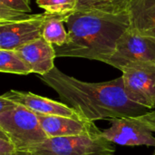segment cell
Returning <instances> with one entry per match:
<instances>
[{"mask_svg": "<svg viewBox=\"0 0 155 155\" xmlns=\"http://www.w3.org/2000/svg\"><path fill=\"white\" fill-rule=\"evenodd\" d=\"M111 126L101 135L112 143L124 146H153L155 148V109L137 116L110 120Z\"/></svg>", "mask_w": 155, "mask_h": 155, "instance_id": "cell-4", "label": "cell"}, {"mask_svg": "<svg viewBox=\"0 0 155 155\" xmlns=\"http://www.w3.org/2000/svg\"><path fill=\"white\" fill-rule=\"evenodd\" d=\"M17 149L12 140L0 130V155H15Z\"/></svg>", "mask_w": 155, "mask_h": 155, "instance_id": "cell-18", "label": "cell"}, {"mask_svg": "<svg viewBox=\"0 0 155 155\" xmlns=\"http://www.w3.org/2000/svg\"><path fill=\"white\" fill-rule=\"evenodd\" d=\"M36 4L47 13L70 15L76 11L78 0H36Z\"/></svg>", "mask_w": 155, "mask_h": 155, "instance_id": "cell-17", "label": "cell"}, {"mask_svg": "<svg viewBox=\"0 0 155 155\" xmlns=\"http://www.w3.org/2000/svg\"><path fill=\"white\" fill-rule=\"evenodd\" d=\"M15 155H33L30 153H27V152H17Z\"/></svg>", "mask_w": 155, "mask_h": 155, "instance_id": "cell-19", "label": "cell"}, {"mask_svg": "<svg viewBox=\"0 0 155 155\" xmlns=\"http://www.w3.org/2000/svg\"><path fill=\"white\" fill-rule=\"evenodd\" d=\"M127 13L131 30L155 40V0H131Z\"/></svg>", "mask_w": 155, "mask_h": 155, "instance_id": "cell-12", "label": "cell"}, {"mask_svg": "<svg viewBox=\"0 0 155 155\" xmlns=\"http://www.w3.org/2000/svg\"><path fill=\"white\" fill-rule=\"evenodd\" d=\"M72 15V14H71ZM69 15H57L50 19L45 25L43 38L54 46H63L68 40V31L64 23Z\"/></svg>", "mask_w": 155, "mask_h": 155, "instance_id": "cell-15", "label": "cell"}, {"mask_svg": "<svg viewBox=\"0 0 155 155\" xmlns=\"http://www.w3.org/2000/svg\"><path fill=\"white\" fill-rule=\"evenodd\" d=\"M124 89L129 98L149 109H155V64H134L122 70Z\"/></svg>", "mask_w": 155, "mask_h": 155, "instance_id": "cell-8", "label": "cell"}, {"mask_svg": "<svg viewBox=\"0 0 155 155\" xmlns=\"http://www.w3.org/2000/svg\"><path fill=\"white\" fill-rule=\"evenodd\" d=\"M42 128L49 138L67 136H99L102 131L94 122L84 117H64L54 115L37 114Z\"/></svg>", "mask_w": 155, "mask_h": 155, "instance_id": "cell-9", "label": "cell"}, {"mask_svg": "<svg viewBox=\"0 0 155 155\" xmlns=\"http://www.w3.org/2000/svg\"><path fill=\"white\" fill-rule=\"evenodd\" d=\"M131 0H78L76 10H93L108 14L127 13Z\"/></svg>", "mask_w": 155, "mask_h": 155, "instance_id": "cell-14", "label": "cell"}, {"mask_svg": "<svg viewBox=\"0 0 155 155\" xmlns=\"http://www.w3.org/2000/svg\"><path fill=\"white\" fill-rule=\"evenodd\" d=\"M0 130L12 140L18 152H27L32 146L49 139L37 114L18 104L0 113Z\"/></svg>", "mask_w": 155, "mask_h": 155, "instance_id": "cell-3", "label": "cell"}, {"mask_svg": "<svg viewBox=\"0 0 155 155\" xmlns=\"http://www.w3.org/2000/svg\"><path fill=\"white\" fill-rule=\"evenodd\" d=\"M4 97L18 104L36 114L64 117H82L74 109L64 103H59L30 92L10 90L2 94Z\"/></svg>", "mask_w": 155, "mask_h": 155, "instance_id": "cell-10", "label": "cell"}, {"mask_svg": "<svg viewBox=\"0 0 155 155\" xmlns=\"http://www.w3.org/2000/svg\"><path fill=\"white\" fill-rule=\"evenodd\" d=\"M153 155H155V151H154V153H153Z\"/></svg>", "mask_w": 155, "mask_h": 155, "instance_id": "cell-20", "label": "cell"}, {"mask_svg": "<svg viewBox=\"0 0 155 155\" xmlns=\"http://www.w3.org/2000/svg\"><path fill=\"white\" fill-rule=\"evenodd\" d=\"M68 40L54 46L56 57H76L107 63L115 52L117 42L130 27L128 13L108 14L76 10L65 20Z\"/></svg>", "mask_w": 155, "mask_h": 155, "instance_id": "cell-2", "label": "cell"}, {"mask_svg": "<svg viewBox=\"0 0 155 155\" xmlns=\"http://www.w3.org/2000/svg\"><path fill=\"white\" fill-rule=\"evenodd\" d=\"M27 153L33 155H114L115 149L102 135H79L49 138L32 146Z\"/></svg>", "mask_w": 155, "mask_h": 155, "instance_id": "cell-5", "label": "cell"}, {"mask_svg": "<svg viewBox=\"0 0 155 155\" xmlns=\"http://www.w3.org/2000/svg\"><path fill=\"white\" fill-rule=\"evenodd\" d=\"M30 12V0H0V22L20 18Z\"/></svg>", "mask_w": 155, "mask_h": 155, "instance_id": "cell-16", "label": "cell"}, {"mask_svg": "<svg viewBox=\"0 0 155 155\" xmlns=\"http://www.w3.org/2000/svg\"><path fill=\"white\" fill-rule=\"evenodd\" d=\"M145 63L155 64V40L129 27L119 38L115 52L106 64L122 71L130 64Z\"/></svg>", "mask_w": 155, "mask_h": 155, "instance_id": "cell-7", "label": "cell"}, {"mask_svg": "<svg viewBox=\"0 0 155 155\" xmlns=\"http://www.w3.org/2000/svg\"><path fill=\"white\" fill-rule=\"evenodd\" d=\"M0 72L19 75L33 74L31 67L15 50L0 49Z\"/></svg>", "mask_w": 155, "mask_h": 155, "instance_id": "cell-13", "label": "cell"}, {"mask_svg": "<svg viewBox=\"0 0 155 155\" xmlns=\"http://www.w3.org/2000/svg\"><path fill=\"white\" fill-rule=\"evenodd\" d=\"M39 77L58 94L64 104L92 122L137 116L149 110L129 98L122 76L107 82L88 83L54 67Z\"/></svg>", "mask_w": 155, "mask_h": 155, "instance_id": "cell-1", "label": "cell"}, {"mask_svg": "<svg viewBox=\"0 0 155 155\" xmlns=\"http://www.w3.org/2000/svg\"><path fill=\"white\" fill-rule=\"evenodd\" d=\"M57 15H59L45 12L0 22V49L16 50L43 37L45 24Z\"/></svg>", "mask_w": 155, "mask_h": 155, "instance_id": "cell-6", "label": "cell"}, {"mask_svg": "<svg viewBox=\"0 0 155 155\" xmlns=\"http://www.w3.org/2000/svg\"><path fill=\"white\" fill-rule=\"evenodd\" d=\"M15 51L28 64L32 72L38 75L46 74L55 67V48L43 37L28 43Z\"/></svg>", "mask_w": 155, "mask_h": 155, "instance_id": "cell-11", "label": "cell"}]
</instances>
